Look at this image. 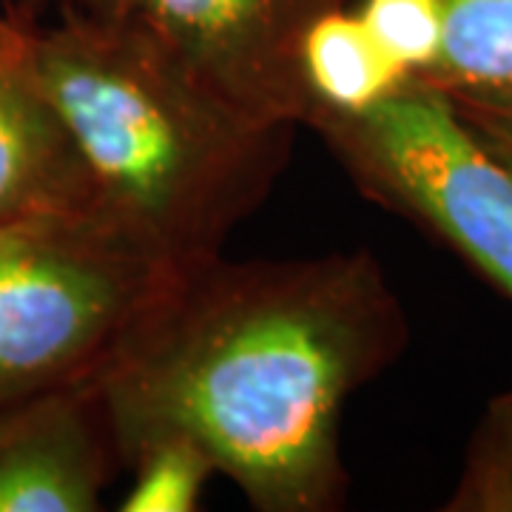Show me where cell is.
<instances>
[{
	"mask_svg": "<svg viewBox=\"0 0 512 512\" xmlns=\"http://www.w3.org/2000/svg\"><path fill=\"white\" fill-rule=\"evenodd\" d=\"M407 319L367 251L177 276L92 384L123 464L183 436L262 512H328L348 473V399L393 365Z\"/></svg>",
	"mask_w": 512,
	"mask_h": 512,
	"instance_id": "cell-1",
	"label": "cell"
},
{
	"mask_svg": "<svg viewBox=\"0 0 512 512\" xmlns=\"http://www.w3.org/2000/svg\"><path fill=\"white\" fill-rule=\"evenodd\" d=\"M26 52L86 163L94 208L180 271L217 259L288 163L293 126L231 106L131 20L26 29Z\"/></svg>",
	"mask_w": 512,
	"mask_h": 512,
	"instance_id": "cell-2",
	"label": "cell"
},
{
	"mask_svg": "<svg viewBox=\"0 0 512 512\" xmlns=\"http://www.w3.org/2000/svg\"><path fill=\"white\" fill-rule=\"evenodd\" d=\"M180 274L97 208L0 222V404L92 382Z\"/></svg>",
	"mask_w": 512,
	"mask_h": 512,
	"instance_id": "cell-3",
	"label": "cell"
},
{
	"mask_svg": "<svg viewBox=\"0 0 512 512\" xmlns=\"http://www.w3.org/2000/svg\"><path fill=\"white\" fill-rule=\"evenodd\" d=\"M305 126L373 202L439 237L512 299V168L447 94L407 80L365 111H313Z\"/></svg>",
	"mask_w": 512,
	"mask_h": 512,
	"instance_id": "cell-4",
	"label": "cell"
},
{
	"mask_svg": "<svg viewBox=\"0 0 512 512\" xmlns=\"http://www.w3.org/2000/svg\"><path fill=\"white\" fill-rule=\"evenodd\" d=\"M339 0H128L131 20L208 89L256 120L302 126V37Z\"/></svg>",
	"mask_w": 512,
	"mask_h": 512,
	"instance_id": "cell-5",
	"label": "cell"
},
{
	"mask_svg": "<svg viewBox=\"0 0 512 512\" xmlns=\"http://www.w3.org/2000/svg\"><path fill=\"white\" fill-rule=\"evenodd\" d=\"M120 464L92 382L0 404V512H94Z\"/></svg>",
	"mask_w": 512,
	"mask_h": 512,
	"instance_id": "cell-6",
	"label": "cell"
},
{
	"mask_svg": "<svg viewBox=\"0 0 512 512\" xmlns=\"http://www.w3.org/2000/svg\"><path fill=\"white\" fill-rule=\"evenodd\" d=\"M74 208H94L89 171L32 72L26 26L9 20L0 40V222Z\"/></svg>",
	"mask_w": 512,
	"mask_h": 512,
	"instance_id": "cell-7",
	"label": "cell"
},
{
	"mask_svg": "<svg viewBox=\"0 0 512 512\" xmlns=\"http://www.w3.org/2000/svg\"><path fill=\"white\" fill-rule=\"evenodd\" d=\"M299 72L311 106L308 117L313 111H365L410 80L359 12H345L342 6L313 20L305 32Z\"/></svg>",
	"mask_w": 512,
	"mask_h": 512,
	"instance_id": "cell-8",
	"label": "cell"
},
{
	"mask_svg": "<svg viewBox=\"0 0 512 512\" xmlns=\"http://www.w3.org/2000/svg\"><path fill=\"white\" fill-rule=\"evenodd\" d=\"M441 40L424 86L441 94L512 89V0H439Z\"/></svg>",
	"mask_w": 512,
	"mask_h": 512,
	"instance_id": "cell-9",
	"label": "cell"
},
{
	"mask_svg": "<svg viewBox=\"0 0 512 512\" xmlns=\"http://www.w3.org/2000/svg\"><path fill=\"white\" fill-rule=\"evenodd\" d=\"M128 467L134 484L123 498V512H191L200 507V495L214 461L183 436H163L143 444Z\"/></svg>",
	"mask_w": 512,
	"mask_h": 512,
	"instance_id": "cell-10",
	"label": "cell"
},
{
	"mask_svg": "<svg viewBox=\"0 0 512 512\" xmlns=\"http://www.w3.org/2000/svg\"><path fill=\"white\" fill-rule=\"evenodd\" d=\"M444 510L512 512V390L487 404Z\"/></svg>",
	"mask_w": 512,
	"mask_h": 512,
	"instance_id": "cell-11",
	"label": "cell"
},
{
	"mask_svg": "<svg viewBox=\"0 0 512 512\" xmlns=\"http://www.w3.org/2000/svg\"><path fill=\"white\" fill-rule=\"evenodd\" d=\"M359 18L410 80L427 77L439 55V0H365Z\"/></svg>",
	"mask_w": 512,
	"mask_h": 512,
	"instance_id": "cell-12",
	"label": "cell"
},
{
	"mask_svg": "<svg viewBox=\"0 0 512 512\" xmlns=\"http://www.w3.org/2000/svg\"><path fill=\"white\" fill-rule=\"evenodd\" d=\"M458 117L501 163L512 168V89L478 94H447Z\"/></svg>",
	"mask_w": 512,
	"mask_h": 512,
	"instance_id": "cell-13",
	"label": "cell"
},
{
	"mask_svg": "<svg viewBox=\"0 0 512 512\" xmlns=\"http://www.w3.org/2000/svg\"><path fill=\"white\" fill-rule=\"evenodd\" d=\"M6 29H9V20L0 18V40H3V35H6Z\"/></svg>",
	"mask_w": 512,
	"mask_h": 512,
	"instance_id": "cell-14",
	"label": "cell"
}]
</instances>
